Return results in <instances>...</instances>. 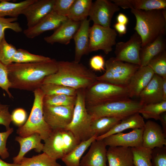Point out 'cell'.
I'll list each match as a JSON object with an SVG mask.
<instances>
[{"mask_svg": "<svg viewBox=\"0 0 166 166\" xmlns=\"http://www.w3.org/2000/svg\"><path fill=\"white\" fill-rule=\"evenodd\" d=\"M6 66L10 88L33 92L40 88L45 78L57 69L54 59L42 62L12 63Z\"/></svg>", "mask_w": 166, "mask_h": 166, "instance_id": "6da1fadb", "label": "cell"}, {"mask_svg": "<svg viewBox=\"0 0 166 166\" xmlns=\"http://www.w3.org/2000/svg\"><path fill=\"white\" fill-rule=\"evenodd\" d=\"M57 68L56 72L45 78L43 84H56L77 90L85 89L97 81L95 73L74 61H57Z\"/></svg>", "mask_w": 166, "mask_h": 166, "instance_id": "7a4b0ae2", "label": "cell"}, {"mask_svg": "<svg viewBox=\"0 0 166 166\" xmlns=\"http://www.w3.org/2000/svg\"><path fill=\"white\" fill-rule=\"evenodd\" d=\"M136 19L134 29L140 37L141 47L158 37L164 35L166 31V9L151 10L131 9Z\"/></svg>", "mask_w": 166, "mask_h": 166, "instance_id": "3957f363", "label": "cell"}, {"mask_svg": "<svg viewBox=\"0 0 166 166\" xmlns=\"http://www.w3.org/2000/svg\"><path fill=\"white\" fill-rule=\"evenodd\" d=\"M127 86L97 81L85 90L86 107L129 98Z\"/></svg>", "mask_w": 166, "mask_h": 166, "instance_id": "277c9868", "label": "cell"}, {"mask_svg": "<svg viewBox=\"0 0 166 166\" xmlns=\"http://www.w3.org/2000/svg\"><path fill=\"white\" fill-rule=\"evenodd\" d=\"M33 92L34 100L29 117L24 124L18 127L17 133L22 137L38 133L44 141L52 130L44 119L43 99L44 95L40 88Z\"/></svg>", "mask_w": 166, "mask_h": 166, "instance_id": "5b68a950", "label": "cell"}, {"mask_svg": "<svg viewBox=\"0 0 166 166\" xmlns=\"http://www.w3.org/2000/svg\"><path fill=\"white\" fill-rule=\"evenodd\" d=\"M85 90L81 89L77 90L72 118L65 128L71 132L81 142L93 136L90 130L92 120L85 105Z\"/></svg>", "mask_w": 166, "mask_h": 166, "instance_id": "8992f818", "label": "cell"}, {"mask_svg": "<svg viewBox=\"0 0 166 166\" xmlns=\"http://www.w3.org/2000/svg\"><path fill=\"white\" fill-rule=\"evenodd\" d=\"M143 106L139 101L128 98L86 107L92 120L102 117L123 119L138 113Z\"/></svg>", "mask_w": 166, "mask_h": 166, "instance_id": "52a82bcc", "label": "cell"}, {"mask_svg": "<svg viewBox=\"0 0 166 166\" xmlns=\"http://www.w3.org/2000/svg\"><path fill=\"white\" fill-rule=\"evenodd\" d=\"M44 141L42 152L56 160L61 159L81 142L65 128L52 130Z\"/></svg>", "mask_w": 166, "mask_h": 166, "instance_id": "ba28073f", "label": "cell"}, {"mask_svg": "<svg viewBox=\"0 0 166 166\" xmlns=\"http://www.w3.org/2000/svg\"><path fill=\"white\" fill-rule=\"evenodd\" d=\"M140 66L111 57L105 62V73L97 76V81L127 86L135 72Z\"/></svg>", "mask_w": 166, "mask_h": 166, "instance_id": "9c48e42d", "label": "cell"}, {"mask_svg": "<svg viewBox=\"0 0 166 166\" xmlns=\"http://www.w3.org/2000/svg\"><path fill=\"white\" fill-rule=\"evenodd\" d=\"M117 36L116 31L110 27L93 24L90 28L89 53L101 50L109 54L116 44Z\"/></svg>", "mask_w": 166, "mask_h": 166, "instance_id": "30bf717a", "label": "cell"}, {"mask_svg": "<svg viewBox=\"0 0 166 166\" xmlns=\"http://www.w3.org/2000/svg\"><path fill=\"white\" fill-rule=\"evenodd\" d=\"M141 45V38L136 32L127 41L116 43L115 58L121 61L140 66V53Z\"/></svg>", "mask_w": 166, "mask_h": 166, "instance_id": "8fae6325", "label": "cell"}, {"mask_svg": "<svg viewBox=\"0 0 166 166\" xmlns=\"http://www.w3.org/2000/svg\"><path fill=\"white\" fill-rule=\"evenodd\" d=\"M74 106H50L43 105L44 120L52 130L65 129L72 120Z\"/></svg>", "mask_w": 166, "mask_h": 166, "instance_id": "7c38bea8", "label": "cell"}, {"mask_svg": "<svg viewBox=\"0 0 166 166\" xmlns=\"http://www.w3.org/2000/svg\"><path fill=\"white\" fill-rule=\"evenodd\" d=\"M120 10V7L111 1L97 0L93 2L89 19L93 22V24L110 27L113 15Z\"/></svg>", "mask_w": 166, "mask_h": 166, "instance_id": "4fadbf2b", "label": "cell"}, {"mask_svg": "<svg viewBox=\"0 0 166 166\" xmlns=\"http://www.w3.org/2000/svg\"><path fill=\"white\" fill-rule=\"evenodd\" d=\"M144 127L133 129L127 133L122 132L110 135L103 139L107 146L130 148L142 147Z\"/></svg>", "mask_w": 166, "mask_h": 166, "instance_id": "5bb4252c", "label": "cell"}, {"mask_svg": "<svg viewBox=\"0 0 166 166\" xmlns=\"http://www.w3.org/2000/svg\"><path fill=\"white\" fill-rule=\"evenodd\" d=\"M54 0H35L26 8L22 14L26 17L28 28L40 22L53 10Z\"/></svg>", "mask_w": 166, "mask_h": 166, "instance_id": "9a60e30c", "label": "cell"}, {"mask_svg": "<svg viewBox=\"0 0 166 166\" xmlns=\"http://www.w3.org/2000/svg\"><path fill=\"white\" fill-rule=\"evenodd\" d=\"M67 19L52 10L36 25L24 30L23 33L27 38H34L45 31L55 30Z\"/></svg>", "mask_w": 166, "mask_h": 166, "instance_id": "2e32d148", "label": "cell"}, {"mask_svg": "<svg viewBox=\"0 0 166 166\" xmlns=\"http://www.w3.org/2000/svg\"><path fill=\"white\" fill-rule=\"evenodd\" d=\"M166 135L161 126L154 121L148 120L145 123L142 135V147L152 150L166 145Z\"/></svg>", "mask_w": 166, "mask_h": 166, "instance_id": "e0dca14e", "label": "cell"}, {"mask_svg": "<svg viewBox=\"0 0 166 166\" xmlns=\"http://www.w3.org/2000/svg\"><path fill=\"white\" fill-rule=\"evenodd\" d=\"M106 146L103 139L94 141L81 160L80 166H107Z\"/></svg>", "mask_w": 166, "mask_h": 166, "instance_id": "ac0fdd59", "label": "cell"}, {"mask_svg": "<svg viewBox=\"0 0 166 166\" xmlns=\"http://www.w3.org/2000/svg\"><path fill=\"white\" fill-rule=\"evenodd\" d=\"M81 22L68 18L55 30L52 34L45 37L44 40L47 43L51 44L58 43L68 45L78 30Z\"/></svg>", "mask_w": 166, "mask_h": 166, "instance_id": "d6986e66", "label": "cell"}, {"mask_svg": "<svg viewBox=\"0 0 166 166\" xmlns=\"http://www.w3.org/2000/svg\"><path fill=\"white\" fill-rule=\"evenodd\" d=\"M154 74L153 71L148 65L140 66L134 73L127 86L129 97H139Z\"/></svg>", "mask_w": 166, "mask_h": 166, "instance_id": "ffe728a7", "label": "cell"}, {"mask_svg": "<svg viewBox=\"0 0 166 166\" xmlns=\"http://www.w3.org/2000/svg\"><path fill=\"white\" fill-rule=\"evenodd\" d=\"M90 21L86 18L81 22L73 38L75 45L74 61L76 62L79 63L82 56L89 53Z\"/></svg>", "mask_w": 166, "mask_h": 166, "instance_id": "44dd1931", "label": "cell"}, {"mask_svg": "<svg viewBox=\"0 0 166 166\" xmlns=\"http://www.w3.org/2000/svg\"><path fill=\"white\" fill-rule=\"evenodd\" d=\"M163 78L154 74L148 85L140 93L139 102L143 105L163 101Z\"/></svg>", "mask_w": 166, "mask_h": 166, "instance_id": "7402d4cb", "label": "cell"}, {"mask_svg": "<svg viewBox=\"0 0 166 166\" xmlns=\"http://www.w3.org/2000/svg\"><path fill=\"white\" fill-rule=\"evenodd\" d=\"M42 140L41 136L38 133L24 137L16 136L15 140L19 143L20 149L17 155L13 158V163L19 164L25 155L32 149H34L36 152L38 153L42 151L44 144L42 143Z\"/></svg>", "mask_w": 166, "mask_h": 166, "instance_id": "603a6c76", "label": "cell"}, {"mask_svg": "<svg viewBox=\"0 0 166 166\" xmlns=\"http://www.w3.org/2000/svg\"><path fill=\"white\" fill-rule=\"evenodd\" d=\"M107 157L109 166L133 165V155L130 147H109L107 150Z\"/></svg>", "mask_w": 166, "mask_h": 166, "instance_id": "cb8c5ba5", "label": "cell"}, {"mask_svg": "<svg viewBox=\"0 0 166 166\" xmlns=\"http://www.w3.org/2000/svg\"><path fill=\"white\" fill-rule=\"evenodd\" d=\"M119 7L123 9L151 10H165L166 0H112Z\"/></svg>", "mask_w": 166, "mask_h": 166, "instance_id": "d4e9b609", "label": "cell"}, {"mask_svg": "<svg viewBox=\"0 0 166 166\" xmlns=\"http://www.w3.org/2000/svg\"><path fill=\"white\" fill-rule=\"evenodd\" d=\"M164 36H159L152 42L141 47L140 53V66L147 65L152 59L165 50L166 42Z\"/></svg>", "mask_w": 166, "mask_h": 166, "instance_id": "484cf974", "label": "cell"}, {"mask_svg": "<svg viewBox=\"0 0 166 166\" xmlns=\"http://www.w3.org/2000/svg\"><path fill=\"white\" fill-rule=\"evenodd\" d=\"M145 122L144 118L138 113L132 114L123 119L105 134L97 136L96 140H102L112 134L122 132L128 129L142 128Z\"/></svg>", "mask_w": 166, "mask_h": 166, "instance_id": "4316f807", "label": "cell"}, {"mask_svg": "<svg viewBox=\"0 0 166 166\" xmlns=\"http://www.w3.org/2000/svg\"><path fill=\"white\" fill-rule=\"evenodd\" d=\"M98 136L95 135L87 140L81 141L61 160L66 166H80L81 159L85 151Z\"/></svg>", "mask_w": 166, "mask_h": 166, "instance_id": "83f0119b", "label": "cell"}, {"mask_svg": "<svg viewBox=\"0 0 166 166\" xmlns=\"http://www.w3.org/2000/svg\"><path fill=\"white\" fill-rule=\"evenodd\" d=\"M35 0H25L14 3L9 2L10 0H2L0 2V17L9 16L11 18H18L22 14L24 10Z\"/></svg>", "mask_w": 166, "mask_h": 166, "instance_id": "f1b7e54d", "label": "cell"}, {"mask_svg": "<svg viewBox=\"0 0 166 166\" xmlns=\"http://www.w3.org/2000/svg\"><path fill=\"white\" fill-rule=\"evenodd\" d=\"M93 2L91 0H75L67 18L75 22H81L89 16Z\"/></svg>", "mask_w": 166, "mask_h": 166, "instance_id": "f546056e", "label": "cell"}, {"mask_svg": "<svg viewBox=\"0 0 166 166\" xmlns=\"http://www.w3.org/2000/svg\"><path fill=\"white\" fill-rule=\"evenodd\" d=\"M121 118L111 117H102L92 120L90 126L92 136L103 135L120 122Z\"/></svg>", "mask_w": 166, "mask_h": 166, "instance_id": "4dcf8cb0", "label": "cell"}, {"mask_svg": "<svg viewBox=\"0 0 166 166\" xmlns=\"http://www.w3.org/2000/svg\"><path fill=\"white\" fill-rule=\"evenodd\" d=\"M18 164L19 166H61L44 152L31 157L24 156Z\"/></svg>", "mask_w": 166, "mask_h": 166, "instance_id": "1f68e13d", "label": "cell"}, {"mask_svg": "<svg viewBox=\"0 0 166 166\" xmlns=\"http://www.w3.org/2000/svg\"><path fill=\"white\" fill-rule=\"evenodd\" d=\"M76 95L65 94L44 95L43 99V105L50 106H74Z\"/></svg>", "mask_w": 166, "mask_h": 166, "instance_id": "d6a6232c", "label": "cell"}, {"mask_svg": "<svg viewBox=\"0 0 166 166\" xmlns=\"http://www.w3.org/2000/svg\"><path fill=\"white\" fill-rule=\"evenodd\" d=\"M166 112V101L143 105L138 113L143 118L147 119H153L159 120L162 113Z\"/></svg>", "mask_w": 166, "mask_h": 166, "instance_id": "836d02e7", "label": "cell"}, {"mask_svg": "<svg viewBox=\"0 0 166 166\" xmlns=\"http://www.w3.org/2000/svg\"><path fill=\"white\" fill-rule=\"evenodd\" d=\"M51 59L50 57L30 53L26 50L18 49L13 59V63H27L46 61Z\"/></svg>", "mask_w": 166, "mask_h": 166, "instance_id": "e575fe53", "label": "cell"}, {"mask_svg": "<svg viewBox=\"0 0 166 166\" xmlns=\"http://www.w3.org/2000/svg\"><path fill=\"white\" fill-rule=\"evenodd\" d=\"M131 148L134 166H152V149L143 147Z\"/></svg>", "mask_w": 166, "mask_h": 166, "instance_id": "d590c367", "label": "cell"}, {"mask_svg": "<svg viewBox=\"0 0 166 166\" xmlns=\"http://www.w3.org/2000/svg\"><path fill=\"white\" fill-rule=\"evenodd\" d=\"M44 95L65 94L76 95L77 90L74 89L54 84H43L40 88Z\"/></svg>", "mask_w": 166, "mask_h": 166, "instance_id": "8d00e7d4", "label": "cell"}, {"mask_svg": "<svg viewBox=\"0 0 166 166\" xmlns=\"http://www.w3.org/2000/svg\"><path fill=\"white\" fill-rule=\"evenodd\" d=\"M154 74L162 77L166 78V51H163L157 55L148 62L147 65Z\"/></svg>", "mask_w": 166, "mask_h": 166, "instance_id": "74e56055", "label": "cell"}, {"mask_svg": "<svg viewBox=\"0 0 166 166\" xmlns=\"http://www.w3.org/2000/svg\"><path fill=\"white\" fill-rule=\"evenodd\" d=\"M17 49L6 41L5 37L0 42V61L7 66L13 63V59Z\"/></svg>", "mask_w": 166, "mask_h": 166, "instance_id": "f35d334b", "label": "cell"}, {"mask_svg": "<svg viewBox=\"0 0 166 166\" xmlns=\"http://www.w3.org/2000/svg\"><path fill=\"white\" fill-rule=\"evenodd\" d=\"M18 18H5L0 17V42L5 37V30L10 29L16 33L21 32L22 29L19 24L16 21Z\"/></svg>", "mask_w": 166, "mask_h": 166, "instance_id": "ab89813d", "label": "cell"}, {"mask_svg": "<svg viewBox=\"0 0 166 166\" xmlns=\"http://www.w3.org/2000/svg\"><path fill=\"white\" fill-rule=\"evenodd\" d=\"M152 166H166V147H156L152 150Z\"/></svg>", "mask_w": 166, "mask_h": 166, "instance_id": "60d3db41", "label": "cell"}, {"mask_svg": "<svg viewBox=\"0 0 166 166\" xmlns=\"http://www.w3.org/2000/svg\"><path fill=\"white\" fill-rule=\"evenodd\" d=\"M75 0H54L53 11L58 15L67 17Z\"/></svg>", "mask_w": 166, "mask_h": 166, "instance_id": "b9f144b4", "label": "cell"}, {"mask_svg": "<svg viewBox=\"0 0 166 166\" xmlns=\"http://www.w3.org/2000/svg\"><path fill=\"white\" fill-rule=\"evenodd\" d=\"M11 86L7 67L0 61V87L6 91L10 98H11L13 97L9 91Z\"/></svg>", "mask_w": 166, "mask_h": 166, "instance_id": "7bdbcfd3", "label": "cell"}, {"mask_svg": "<svg viewBox=\"0 0 166 166\" xmlns=\"http://www.w3.org/2000/svg\"><path fill=\"white\" fill-rule=\"evenodd\" d=\"M13 128L3 132H0V156L2 159H6L9 157L10 154L6 148L7 140L13 132Z\"/></svg>", "mask_w": 166, "mask_h": 166, "instance_id": "ee69618b", "label": "cell"}, {"mask_svg": "<svg viewBox=\"0 0 166 166\" xmlns=\"http://www.w3.org/2000/svg\"><path fill=\"white\" fill-rule=\"evenodd\" d=\"M27 114L26 111L22 108L15 109L11 114L12 121L19 127L22 125L26 122Z\"/></svg>", "mask_w": 166, "mask_h": 166, "instance_id": "f6af8a7d", "label": "cell"}, {"mask_svg": "<svg viewBox=\"0 0 166 166\" xmlns=\"http://www.w3.org/2000/svg\"><path fill=\"white\" fill-rule=\"evenodd\" d=\"M89 64L93 70L100 72L105 71V61L101 55H96L92 57L90 59Z\"/></svg>", "mask_w": 166, "mask_h": 166, "instance_id": "bcb514c9", "label": "cell"}, {"mask_svg": "<svg viewBox=\"0 0 166 166\" xmlns=\"http://www.w3.org/2000/svg\"><path fill=\"white\" fill-rule=\"evenodd\" d=\"M9 106L0 112V124L5 126L6 130L10 128V124L12 122L11 114L9 111Z\"/></svg>", "mask_w": 166, "mask_h": 166, "instance_id": "7dc6e473", "label": "cell"}, {"mask_svg": "<svg viewBox=\"0 0 166 166\" xmlns=\"http://www.w3.org/2000/svg\"><path fill=\"white\" fill-rule=\"evenodd\" d=\"M113 27L120 36H122L126 33L127 28L125 25L117 22L113 25Z\"/></svg>", "mask_w": 166, "mask_h": 166, "instance_id": "c3c4849f", "label": "cell"}, {"mask_svg": "<svg viewBox=\"0 0 166 166\" xmlns=\"http://www.w3.org/2000/svg\"><path fill=\"white\" fill-rule=\"evenodd\" d=\"M117 22L126 25L128 22V17L123 13H120L117 15L116 18Z\"/></svg>", "mask_w": 166, "mask_h": 166, "instance_id": "681fc988", "label": "cell"}, {"mask_svg": "<svg viewBox=\"0 0 166 166\" xmlns=\"http://www.w3.org/2000/svg\"><path fill=\"white\" fill-rule=\"evenodd\" d=\"M159 120L161 122L163 132L166 135V112L161 114Z\"/></svg>", "mask_w": 166, "mask_h": 166, "instance_id": "f907efd6", "label": "cell"}, {"mask_svg": "<svg viewBox=\"0 0 166 166\" xmlns=\"http://www.w3.org/2000/svg\"><path fill=\"white\" fill-rule=\"evenodd\" d=\"M162 89L163 95V101H166V78H163Z\"/></svg>", "mask_w": 166, "mask_h": 166, "instance_id": "816d5d0a", "label": "cell"}, {"mask_svg": "<svg viewBox=\"0 0 166 166\" xmlns=\"http://www.w3.org/2000/svg\"><path fill=\"white\" fill-rule=\"evenodd\" d=\"M18 164L12 163L10 164L7 163L0 158V166H19Z\"/></svg>", "mask_w": 166, "mask_h": 166, "instance_id": "f5cc1de1", "label": "cell"}, {"mask_svg": "<svg viewBox=\"0 0 166 166\" xmlns=\"http://www.w3.org/2000/svg\"><path fill=\"white\" fill-rule=\"evenodd\" d=\"M9 106V105H7L2 104L0 102V112L6 107Z\"/></svg>", "mask_w": 166, "mask_h": 166, "instance_id": "db71d44e", "label": "cell"}, {"mask_svg": "<svg viewBox=\"0 0 166 166\" xmlns=\"http://www.w3.org/2000/svg\"><path fill=\"white\" fill-rule=\"evenodd\" d=\"M2 1V0H0V2H1Z\"/></svg>", "mask_w": 166, "mask_h": 166, "instance_id": "11a10c76", "label": "cell"}, {"mask_svg": "<svg viewBox=\"0 0 166 166\" xmlns=\"http://www.w3.org/2000/svg\"><path fill=\"white\" fill-rule=\"evenodd\" d=\"M132 166H134L133 165H132Z\"/></svg>", "mask_w": 166, "mask_h": 166, "instance_id": "9f6ffc18", "label": "cell"}]
</instances>
